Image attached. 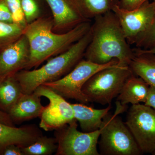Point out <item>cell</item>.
Returning a JSON list of instances; mask_svg holds the SVG:
<instances>
[{"label": "cell", "mask_w": 155, "mask_h": 155, "mask_svg": "<svg viewBox=\"0 0 155 155\" xmlns=\"http://www.w3.org/2000/svg\"><path fill=\"white\" fill-rule=\"evenodd\" d=\"M94 19L91 39L84 53L85 59L101 65L116 60L119 66L129 67L134 53L116 14L109 11Z\"/></svg>", "instance_id": "6da1fadb"}, {"label": "cell", "mask_w": 155, "mask_h": 155, "mask_svg": "<svg viewBox=\"0 0 155 155\" xmlns=\"http://www.w3.org/2000/svg\"><path fill=\"white\" fill-rule=\"evenodd\" d=\"M91 20L76 25L62 34L54 33V22L39 18L25 26L24 35L29 44L30 56L25 70L38 67L45 61L58 55L69 48L90 30Z\"/></svg>", "instance_id": "7a4b0ae2"}, {"label": "cell", "mask_w": 155, "mask_h": 155, "mask_svg": "<svg viewBox=\"0 0 155 155\" xmlns=\"http://www.w3.org/2000/svg\"><path fill=\"white\" fill-rule=\"evenodd\" d=\"M91 37V28L67 51L50 59L41 68L33 70L24 69L17 72L15 76L23 93H32L39 86L58 80L69 73L83 59Z\"/></svg>", "instance_id": "3957f363"}, {"label": "cell", "mask_w": 155, "mask_h": 155, "mask_svg": "<svg viewBox=\"0 0 155 155\" xmlns=\"http://www.w3.org/2000/svg\"><path fill=\"white\" fill-rule=\"evenodd\" d=\"M116 106L114 114L109 112L103 119L98 143L100 154H143L129 128L119 116L127 110V106L118 103Z\"/></svg>", "instance_id": "277c9868"}, {"label": "cell", "mask_w": 155, "mask_h": 155, "mask_svg": "<svg viewBox=\"0 0 155 155\" xmlns=\"http://www.w3.org/2000/svg\"><path fill=\"white\" fill-rule=\"evenodd\" d=\"M129 67L118 64L98 71L84 84L82 91L89 102L110 104L117 97L126 81L133 75Z\"/></svg>", "instance_id": "5b68a950"}, {"label": "cell", "mask_w": 155, "mask_h": 155, "mask_svg": "<svg viewBox=\"0 0 155 155\" xmlns=\"http://www.w3.org/2000/svg\"><path fill=\"white\" fill-rule=\"evenodd\" d=\"M118 64V61L116 60L101 65L82 59L64 77L43 85L52 90L64 98L76 100L82 104H88L89 103L88 98L82 91L84 84L98 71Z\"/></svg>", "instance_id": "8992f818"}, {"label": "cell", "mask_w": 155, "mask_h": 155, "mask_svg": "<svg viewBox=\"0 0 155 155\" xmlns=\"http://www.w3.org/2000/svg\"><path fill=\"white\" fill-rule=\"evenodd\" d=\"M76 119L55 130L56 155H100L97 149L101 129L91 132L78 130Z\"/></svg>", "instance_id": "52a82bcc"}, {"label": "cell", "mask_w": 155, "mask_h": 155, "mask_svg": "<svg viewBox=\"0 0 155 155\" xmlns=\"http://www.w3.org/2000/svg\"><path fill=\"white\" fill-rule=\"evenodd\" d=\"M125 123L143 154H152L155 150V110L144 104L132 105Z\"/></svg>", "instance_id": "ba28073f"}, {"label": "cell", "mask_w": 155, "mask_h": 155, "mask_svg": "<svg viewBox=\"0 0 155 155\" xmlns=\"http://www.w3.org/2000/svg\"><path fill=\"white\" fill-rule=\"evenodd\" d=\"M34 92L49 101L39 117V127L41 129L47 131L55 130L75 120L71 104L52 90L41 85Z\"/></svg>", "instance_id": "9c48e42d"}, {"label": "cell", "mask_w": 155, "mask_h": 155, "mask_svg": "<svg viewBox=\"0 0 155 155\" xmlns=\"http://www.w3.org/2000/svg\"><path fill=\"white\" fill-rule=\"evenodd\" d=\"M155 5L147 1L134 10L127 11L116 5L113 9L129 45H135L139 36L149 26L154 14Z\"/></svg>", "instance_id": "30bf717a"}, {"label": "cell", "mask_w": 155, "mask_h": 155, "mask_svg": "<svg viewBox=\"0 0 155 155\" xmlns=\"http://www.w3.org/2000/svg\"><path fill=\"white\" fill-rule=\"evenodd\" d=\"M30 50L24 34L0 50V77L14 75L25 69L29 61Z\"/></svg>", "instance_id": "8fae6325"}, {"label": "cell", "mask_w": 155, "mask_h": 155, "mask_svg": "<svg viewBox=\"0 0 155 155\" xmlns=\"http://www.w3.org/2000/svg\"><path fill=\"white\" fill-rule=\"evenodd\" d=\"M42 135L41 130L35 125L17 127L0 122V155L9 145H17L21 147L28 146Z\"/></svg>", "instance_id": "7c38bea8"}, {"label": "cell", "mask_w": 155, "mask_h": 155, "mask_svg": "<svg viewBox=\"0 0 155 155\" xmlns=\"http://www.w3.org/2000/svg\"><path fill=\"white\" fill-rule=\"evenodd\" d=\"M45 1L52 12L54 27L59 30L67 32L81 22L90 20L85 19L67 0Z\"/></svg>", "instance_id": "4fadbf2b"}, {"label": "cell", "mask_w": 155, "mask_h": 155, "mask_svg": "<svg viewBox=\"0 0 155 155\" xmlns=\"http://www.w3.org/2000/svg\"><path fill=\"white\" fill-rule=\"evenodd\" d=\"M41 98L34 92L23 94L8 113L13 123L20 124L39 117L45 107Z\"/></svg>", "instance_id": "5bb4252c"}, {"label": "cell", "mask_w": 155, "mask_h": 155, "mask_svg": "<svg viewBox=\"0 0 155 155\" xmlns=\"http://www.w3.org/2000/svg\"><path fill=\"white\" fill-rule=\"evenodd\" d=\"M82 103L71 104L75 119L79 122L84 132H91L99 130L103 119L111 109V104L103 109H96Z\"/></svg>", "instance_id": "9a60e30c"}, {"label": "cell", "mask_w": 155, "mask_h": 155, "mask_svg": "<svg viewBox=\"0 0 155 155\" xmlns=\"http://www.w3.org/2000/svg\"><path fill=\"white\" fill-rule=\"evenodd\" d=\"M150 85L141 78L133 74L126 81L117 97V101L121 105L137 104L145 103Z\"/></svg>", "instance_id": "2e32d148"}, {"label": "cell", "mask_w": 155, "mask_h": 155, "mask_svg": "<svg viewBox=\"0 0 155 155\" xmlns=\"http://www.w3.org/2000/svg\"><path fill=\"white\" fill-rule=\"evenodd\" d=\"M133 51L134 55L129 68L134 75L141 78L150 86L155 87V54Z\"/></svg>", "instance_id": "e0dca14e"}, {"label": "cell", "mask_w": 155, "mask_h": 155, "mask_svg": "<svg viewBox=\"0 0 155 155\" xmlns=\"http://www.w3.org/2000/svg\"><path fill=\"white\" fill-rule=\"evenodd\" d=\"M85 19L91 20L113 11L119 0H67Z\"/></svg>", "instance_id": "ac0fdd59"}, {"label": "cell", "mask_w": 155, "mask_h": 155, "mask_svg": "<svg viewBox=\"0 0 155 155\" xmlns=\"http://www.w3.org/2000/svg\"><path fill=\"white\" fill-rule=\"evenodd\" d=\"M23 94L15 75L0 77V110L8 114Z\"/></svg>", "instance_id": "d6986e66"}, {"label": "cell", "mask_w": 155, "mask_h": 155, "mask_svg": "<svg viewBox=\"0 0 155 155\" xmlns=\"http://www.w3.org/2000/svg\"><path fill=\"white\" fill-rule=\"evenodd\" d=\"M58 147L55 137L42 135L30 145L21 149L24 155H51L55 153Z\"/></svg>", "instance_id": "ffe728a7"}, {"label": "cell", "mask_w": 155, "mask_h": 155, "mask_svg": "<svg viewBox=\"0 0 155 155\" xmlns=\"http://www.w3.org/2000/svg\"><path fill=\"white\" fill-rule=\"evenodd\" d=\"M25 28L14 22H0V50L22 36Z\"/></svg>", "instance_id": "44dd1931"}, {"label": "cell", "mask_w": 155, "mask_h": 155, "mask_svg": "<svg viewBox=\"0 0 155 155\" xmlns=\"http://www.w3.org/2000/svg\"><path fill=\"white\" fill-rule=\"evenodd\" d=\"M153 2L155 5V0H153ZM134 45L136 48L143 49H148L155 46V10L151 23L139 36Z\"/></svg>", "instance_id": "7402d4cb"}, {"label": "cell", "mask_w": 155, "mask_h": 155, "mask_svg": "<svg viewBox=\"0 0 155 155\" xmlns=\"http://www.w3.org/2000/svg\"><path fill=\"white\" fill-rule=\"evenodd\" d=\"M11 11L14 23L23 26H26L27 22L21 6V0H4Z\"/></svg>", "instance_id": "603a6c76"}, {"label": "cell", "mask_w": 155, "mask_h": 155, "mask_svg": "<svg viewBox=\"0 0 155 155\" xmlns=\"http://www.w3.org/2000/svg\"><path fill=\"white\" fill-rule=\"evenodd\" d=\"M21 4L26 22L30 23L37 19L40 9L37 0H21Z\"/></svg>", "instance_id": "cb8c5ba5"}, {"label": "cell", "mask_w": 155, "mask_h": 155, "mask_svg": "<svg viewBox=\"0 0 155 155\" xmlns=\"http://www.w3.org/2000/svg\"><path fill=\"white\" fill-rule=\"evenodd\" d=\"M0 22L13 23L12 14L4 0H0Z\"/></svg>", "instance_id": "d4e9b609"}, {"label": "cell", "mask_w": 155, "mask_h": 155, "mask_svg": "<svg viewBox=\"0 0 155 155\" xmlns=\"http://www.w3.org/2000/svg\"><path fill=\"white\" fill-rule=\"evenodd\" d=\"M149 0H119V6L121 8L130 11L141 6Z\"/></svg>", "instance_id": "484cf974"}, {"label": "cell", "mask_w": 155, "mask_h": 155, "mask_svg": "<svg viewBox=\"0 0 155 155\" xmlns=\"http://www.w3.org/2000/svg\"><path fill=\"white\" fill-rule=\"evenodd\" d=\"M2 155H24L20 147L15 144H11L6 147Z\"/></svg>", "instance_id": "4316f807"}, {"label": "cell", "mask_w": 155, "mask_h": 155, "mask_svg": "<svg viewBox=\"0 0 155 155\" xmlns=\"http://www.w3.org/2000/svg\"><path fill=\"white\" fill-rule=\"evenodd\" d=\"M144 104L155 110V87L150 85L146 101Z\"/></svg>", "instance_id": "83f0119b"}, {"label": "cell", "mask_w": 155, "mask_h": 155, "mask_svg": "<svg viewBox=\"0 0 155 155\" xmlns=\"http://www.w3.org/2000/svg\"><path fill=\"white\" fill-rule=\"evenodd\" d=\"M0 122L10 126H14V124L8 114L1 110H0Z\"/></svg>", "instance_id": "f1b7e54d"}, {"label": "cell", "mask_w": 155, "mask_h": 155, "mask_svg": "<svg viewBox=\"0 0 155 155\" xmlns=\"http://www.w3.org/2000/svg\"><path fill=\"white\" fill-rule=\"evenodd\" d=\"M134 51L138 52L151 53V54H155V46L153 47L148 49H143L134 48H133Z\"/></svg>", "instance_id": "f546056e"}, {"label": "cell", "mask_w": 155, "mask_h": 155, "mask_svg": "<svg viewBox=\"0 0 155 155\" xmlns=\"http://www.w3.org/2000/svg\"><path fill=\"white\" fill-rule=\"evenodd\" d=\"M153 155H155V150L153 152V153L152 154Z\"/></svg>", "instance_id": "4dcf8cb0"}]
</instances>
